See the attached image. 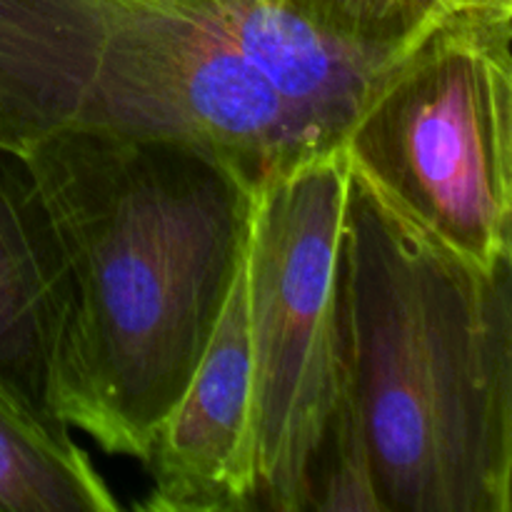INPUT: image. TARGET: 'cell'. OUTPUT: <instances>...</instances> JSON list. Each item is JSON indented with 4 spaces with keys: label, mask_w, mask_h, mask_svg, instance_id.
<instances>
[{
    "label": "cell",
    "mask_w": 512,
    "mask_h": 512,
    "mask_svg": "<svg viewBox=\"0 0 512 512\" xmlns=\"http://www.w3.org/2000/svg\"><path fill=\"white\" fill-rule=\"evenodd\" d=\"M415 43L338 38L285 0H0V148L185 140L258 185L343 150Z\"/></svg>",
    "instance_id": "1"
},
{
    "label": "cell",
    "mask_w": 512,
    "mask_h": 512,
    "mask_svg": "<svg viewBox=\"0 0 512 512\" xmlns=\"http://www.w3.org/2000/svg\"><path fill=\"white\" fill-rule=\"evenodd\" d=\"M13 153L68 275L55 418L145 463L245 255L255 183L185 140L55 133Z\"/></svg>",
    "instance_id": "2"
},
{
    "label": "cell",
    "mask_w": 512,
    "mask_h": 512,
    "mask_svg": "<svg viewBox=\"0 0 512 512\" xmlns=\"http://www.w3.org/2000/svg\"><path fill=\"white\" fill-rule=\"evenodd\" d=\"M340 313L383 512H512V258L470 263L350 168Z\"/></svg>",
    "instance_id": "3"
},
{
    "label": "cell",
    "mask_w": 512,
    "mask_h": 512,
    "mask_svg": "<svg viewBox=\"0 0 512 512\" xmlns=\"http://www.w3.org/2000/svg\"><path fill=\"white\" fill-rule=\"evenodd\" d=\"M512 10H448L400 58L343 153L385 203L465 260L512 258Z\"/></svg>",
    "instance_id": "4"
},
{
    "label": "cell",
    "mask_w": 512,
    "mask_h": 512,
    "mask_svg": "<svg viewBox=\"0 0 512 512\" xmlns=\"http://www.w3.org/2000/svg\"><path fill=\"white\" fill-rule=\"evenodd\" d=\"M343 150L253 188L245 303L255 403V510L305 512V473L345 380Z\"/></svg>",
    "instance_id": "5"
},
{
    "label": "cell",
    "mask_w": 512,
    "mask_h": 512,
    "mask_svg": "<svg viewBox=\"0 0 512 512\" xmlns=\"http://www.w3.org/2000/svg\"><path fill=\"white\" fill-rule=\"evenodd\" d=\"M145 512L255 510V403L245 255L198 368L155 430Z\"/></svg>",
    "instance_id": "6"
},
{
    "label": "cell",
    "mask_w": 512,
    "mask_h": 512,
    "mask_svg": "<svg viewBox=\"0 0 512 512\" xmlns=\"http://www.w3.org/2000/svg\"><path fill=\"white\" fill-rule=\"evenodd\" d=\"M65 310L63 253L33 175L0 148V385L50 423Z\"/></svg>",
    "instance_id": "7"
},
{
    "label": "cell",
    "mask_w": 512,
    "mask_h": 512,
    "mask_svg": "<svg viewBox=\"0 0 512 512\" xmlns=\"http://www.w3.org/2000/svg\"><path fill=\"white\" fill-rule=\"evenodd\" d=\"M123 505L68 428L0 385V512H115Z\"/></svg>",
    "instance_id": "8"
},
{
    "label": "cell",
    "mask_w": 512,
    "mask_h": 512,
    "mask_svg": "<svg viewBox=\"0 0 512 512\" xmlns=\"http://www.w3.org/2000/svg\"><path fill=\"white\" fill-rule=\"evenodd\" d=\"M305 512H383L363 418L345 380L308 463Z\"/></svg>",
    "instance_id": "9"
},
{
    "label": "cell",
    "mask_w": 512,
    "mask_h": 512,
    "mask_svg": "<svg viewBox=\"0 0 512 512\" xmlns=\"http://www.w3.org/2000/svg\"><path fill=\"white\" fill-rule=\"evenodd\" d=\"M318 28L368 45H408L448 8L445 0H285Z\"/></svg>",
    "instance_id": "10"
},
{
    "label": "cell",
    "mask_w": 512,
    "mask_h": 512,
    "mask_svg": "<svg viewBox=\"0 0 512 512\" xmlns=\"http://www.w3.org/2000/svg\"><path fill=\"white\" fill-rule=\"evenodd\" d=\"M448 10H512V0H445Z\"/></svg>",
    "instance_id": "11"
}]
</instances>
